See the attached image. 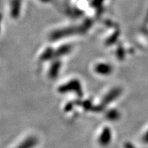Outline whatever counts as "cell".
Segmentation results:
<instances>
[{"label":"cell","instance_id":"cell-1","mask_svg":"<svg viewBox=\"0 0 148 148\" xmlns=\"http://www.w3.org/2000/svg\"><path fill=\"white\" fill-rule=\"evenodd\" d=\"M21 0H11V15L12 17H17L20 12Z\"/></svg>","mask_w":148,"mask_h":148},{"label":"cell","instance_id":"cell-3","mask_svg":"<svg viewBox=\"0 0 148 148\" xmlns=\"http://www.w3.org/2000/svg\"><path fill=\"white\" fill-rule=\"evenodd\" d=\"M111 140V134L109 130H105L103 133L101 134V138H100L99 142L102 145H107L109 144V141Z\"/></svg>","mask_w":148,"mask_h":148},{"label":"cell","instance_id":"cell-7","mask_svg":"<svg viewBox=\"0 0 148 148\" xmlns=\"http://www.w3.org/2000/svg\"><path fill=\"white\" fill-rule=\"evenodd\" d=\"M41 1H44V2H48L50 0H41Z\"/></svg>","mask_w":148,"mask_h":148},{"label":"cell","instance_id":"cell-2","mask_svg":"<svg viewBox=\"0 0 148 148\" xmlns=\"http://www.w3.org/2000/svg\"><path fill=\"white\" fill-rule=\"evenodd\" d=\"M37 144V140L35 138H29L23 141L14 148H32Z\"/></svg>","mask_w":148,"mask_h":148},{"label":"cell","instance_id":"cell-6","mask_svg":"<svg viewBox=\"0 0 148 148\" xmlns=\"http://www.w3.org/2000/svg\"><path fill=\"white\" fill-rule=\"evenodd\" d=\"M1 20H2V16L0 14V30H1Z\"/></svg>","mask_w":148,"mask_h":148},{"label":"cell","instance_id":"cell-4","mask_svg":"<svg viewBox=\"0 0 148 148\" xmlns=\"http://www.w3.org/2000/svg\"><path fill=\"white\" fill-rule=\"evenodd\" d=\"M102 1H103V0H94V4H95L96 5H99Z\"/></svg>","mask_w":148,"mask_h":148},{"label":"cell","instance_id":"cell-5","mask_svg":"<svg viewBox=\"0 0 148 148\" xmlns=\"http://www.w3.org/2000/svg\"><path fill=\"white\" fill-rule=\"evenodd\" d=\"M144 141H145V142L148 143V132L146 134V135L145 136V138H144Z\"/></svg>","mask_w":148,"mask_h":148}]
</instances>
